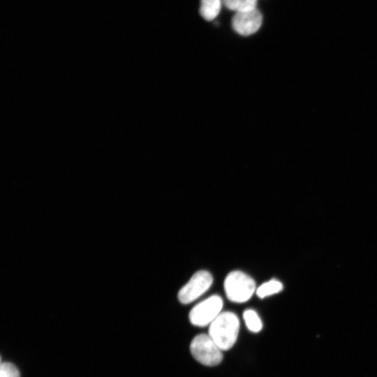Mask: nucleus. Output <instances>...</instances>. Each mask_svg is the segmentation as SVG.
I'll return each mask as SVG.
<instances>
[{
  "label": "nucleus",
  "instance_id": "1",
  "mask_svg": "<svg viewBox=\"0 0 377 377\" xmlns=\"http://www.w3.org/2000/svg\"><path fill=\"white\" fill-rule=\"evenodd\" d=\"M239 331V320L231 311L221 312L209 325L208 334L223 351L236 343Z\"/></svg>",
  "mask_w": 377,
  "mask_h": 377
},
{
  "label": "nucleus",
  "instance_id": "2",
  "mask_svg": "<svg viewBox=\"0 0 377 377\" xmlns=\"http://www.w3.org/2000/svg\"><path fill=\"white\" fill-rule=\"evenodd\" d=\"M224 290L228 299L236 303L248 301L256 291L254 280L241 271H233L228 274L224 281Z\"/></svg>",
  "mask_w": 377,
  "mask_h": 377
},
{
  "label": "nucleus",
  "instance_id": "3",
  "mask_svg": "<svg viewBox=\"0 0 377 377\" xmlns=\"http://www.w3.org/2000/svg\"><path fill=\"white\" fill-rule=\"evenodd\" d=\"M190 350L193 357L205 366L218 365L223 360V350L208 334L195 336L191 342Z\"/></svg>",
  "mask_w": 377,
  "mask_h": 377
},
{
  "label": "nucleus",
  "instance_id": "4",
  "mask_svg": "<svg viewBox=\"0 0 377 377\" xmlns=\"http://www.w3.org/2000/svg\"><path fill=\"white\" fill-rule=\"evenodd\" d=\"M222 298L214 295L196 304L189 313L191 323L198 327L209 326L222 312Z\"/></svg>",
  "mask_w": 377,
  "mask_h": 377
},
{
  "label": "nucleus",
  "instance_id": "5",
  "mask_svg": "<svg viewBox=\"0 0 377 377\" xmlns=\"http://www.w3.org/2000/svg\"><path fill=\"white\" fill-rule=\"evenodd\" d=\"M212 281V276L209 272L200 270L195 272L179 290L178 300L184 304L193 302L209 288Z\"/></svg>",
  "mask_w": 377,
  "mask_h": 377
},
{
  "label": "nucleus",
  "instance_id": "6",
  "mask_svg": "<svg viewBox=\"0 0 377 377\" xmlns=\"http://www.w3.org/2000/svg\"><path fill=\"white\" fill-rule=\"evenodd\" d=\"M263 22L261 13L257 9L237 12L232 18L234 30L239 34L247 36L256 33Z\"/></svg>",
  "mask_w": 377,
  "mask_h": 377
},
{
  "label": "nucleus",
  "instance_id": "7",
  "mask_svg": "<svg viewBox=\"0 0 377 377\" xmlns=\"http://www.w3.org/2000/svg\"><path fill=\"white\" fill-rule=\"evenodd\" d=\"M222 0H200V14L206 20H214L221 10Z\"/></svg>",
  "mask_w": 377,
  "mask_h": 377
},
{
  "label": "nucleus",
  "instance_id": "8",
  "mask_svg": "<svg viewBox=\"0 0 377 377\" xmlns=\"http://www.w3.org/2000/svg\"><path fill=\"white\" fill-rule=\"evenodd\" d=\"M283 288L282 283L273 279L260 285L256 293L260 298H265L281 292Z\"/></svg>",
  "mask_w": 377,
  "mask_h": 377
},
{
  "label": "nucleus",
  "instance_id": "9",
  "mask_svg": "<svg viewBox=\"0 0 377 377\" xmlns=\"http://www.w3.org/2000/svg\"><path fill=\"white\" fill-rule=\"evenodd\" d=\"M222 3L229 10L243 12L256 8L257 0H222Z\"/></svg>",
  "mask_w": 377,
  "mask_h": 377
},
{
  "label": "nucleus",
  "instance_id": "10",
  "mask_svg": "<svg viewBox=\"0 0 377 377\" xmlns=\"http://www.w3.org/2000/svg\"><path fill=\"white\" fill-rule=\"evenodd\" d=\"M243 319L249 331L254 333H258L262 330V320L258 314L254 310H245L243 313Z\"/></svg>",
  "mask_w": 377,
  "mask_h": 377
},
{
  "label": "nucleus",
  "instance_id": "11",
  "mask_svg": "<svg viewBox=\"0 0 377 377\" xmlns=\"http://www.w3.org/2000/svg\"><path fill=\"white\" fill-rule=\"evenodd\" d=\"M0 377H20L17 368L10 362L1 363Z\"/></svg>",
  "mask_w": 377,
  "mask_h": 377
}]
</instances>
